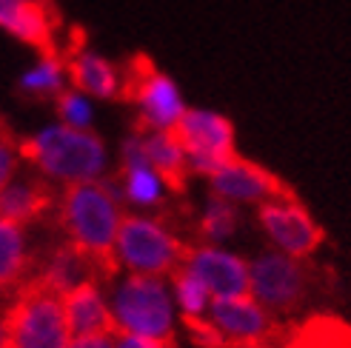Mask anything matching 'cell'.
<instances>
[{
  "instance_id": "ffe728a7",
  "label": "cell",
  "mask_w": 351,
  "mask_h": 348,
  "mask_svg": "<svg viewBox=\"0 0 351 348\" xmlns=\"http://www.w3.org/2000/svg\"><path fill=\"white\" fill-rule=\"evenodd\" d=\"M69 89V75H66V60L60 51H49L40 55L17 80V92L29 100H51L55 103Z\"/></svg>"
},
{
  "instance_id": "7a4b0ae2",
  "label": "cell",
  "mask_w": 351,
  "mask_h": 348,
  "mask_svg": "<svg viewBox=\"0 0 351 348\" xmlns=\"http://www.w3.org/2000/svg\"><path fill=\"white\" fill-rule=\"evenodd\" d=\"M17 151L23 163L40 171L43 180L63 183V188L103 180L109 163V149L95 129L77 132L60 123H49L17 140Z\"/></svg>"
},
{
  "instance_id": "6da1fadb",
  "label": "cell",
  "mask_w": 351,
  "mask_h": 348,
  "mask_svg": "<svg viewBox=\"0 0 351 348\" xmlns=\"http://www.w3.org/2000/svg\"><path fill=\"white\" fill-rule=\"evenodd\" d=\"M123 197L114 180H97V183H80L66 186L60 195V225L66 232V243L83 251L100 274L114 277L117 260H114V240L123 220Z\"/></svg>"
},
{
  "instance_id": "4fadbf2b",
  "label": "cell",
  "mask_w": 351,
  "mask_h": 348,
  "mask_svg": "<svg viewBox=\"0 0 351 348\" xmlns=\"http://www.w3.org/2000/svg\"><path fill=\"white\" fill-rule=\"evenodd\" d=\"M63 317L69 337L89 340V337H117L120 328L112 317V308L103 297L97 283H83L63 294Z\"/></svg>"
},
{
  "instance_id": "52a82bcc",
  "label": "cell",
  "mask_w": 351,
  "mask_h": 348,
  "mask_svg": "<svg viewBox=\"0 0 351 348\" xmlns=\"http://www.w3.org/2000/svg\"><path fill=\"white\" fill-rule=\"evenodd\" d=\"M174 134L183 143L189 174L206 180L237 154L234 123L215 109H186Z\"/></svg>"
},
{
  "instance_id": "ac0fdd59",
  "label": "cell",
  "mask_w": 351,
  "mask_h": 348,
  "mask_svg": "<svg viewBox=\"0 0 351 348\" xmlns=\"http://www.w3.org/2000/svg\"><path fill=\"white\" fill-rule=\"evenodd\" d=\"M143 143V158L163 180L166 191H183L189 177V163L183 143L174 132H137Z\"/></svg>"
},
{
  "instance_id": "ba28073f",
  "label": "cell",
  "mask_w": 351,
  "mask_h": 348,
  "mask_svg": "<svg viewBox=\"0 0 351 348\" xmlns=\"http://www.w3.org/2000/svg\"><path fill=\"white\" fill-rule=\"evenodd\" d=\"M249 288L252 297L266 311H297L311 288V271L303 260L286 257L280 251H266L249 263Z\"/></svg>"
},
{
  "instance_id": "8992f818",
  "label": "cell",
  "mask_w": 351,
  "mask_h": 348,
  "mask_svg": "<svg viewBox=\"0 0 351 348\" xmlns=\"http://www.w3.org/2000/svg\"><path fill=\"white\" fill-rule=\"evenodd\" d=\"M186 243L169 232L160 220L143 214H123L120 232L114 240L117 266L129 269L132 274L163 277L183 266Z\"/></svg>"
},
{
  "instance_id": "484cf974",
  "label": "cell",
  "mask_w": 351,
  "mask_h": 348,
  "mask_svg": "<svg viewBox=\"0 0 351 348\" xmlns=\"http://www.w3.org/2000/svg\"><path fill=\"white\" fill-rule=\"evenodd\" d=\"M183 325H186L189 337L195 340V345H200V348H226V337L206 317H189V314H183Z\"/></svg>"
},
{
  "instance_id": "3957f363",
  "label": "cell",
  "mask_w": 351,
  "mask_h": 348,
  "mask_svg": "<svg viewBox=\"0 0 351 348\" xmlns=\"http://www.w3.org/2000/svg\"><path fill=\"white\" fill-rule=\"evenodd\" d=\"M112 317L120 334H132L140 340H152L157 345L178 348L174 343V306L169 286L160 277L129 274L114 291Z\"/></svg>"
},
{
  "instance_id": "30bf717a",
  "label": "cell",
  "mask_w": 351,
  "mask_h": 348,
  "mask_svg": "<svg viewBox=\"0 0 351 348\" xmlns=\"http://www.w3.org/2000/svg\"><path fill=\"white\" fill-rule=\"evenodd\" d=\"M257 223L274 243V249L294 260L311 257L326 240L323 225L311 217V212L297 200V195L257 206Z\"/></svg>"
},
{
  "instance_id": "9a60e30c",
  "label": "cell",
  "mask_w": 351,
  "mask_h": 348,
  "mask_svg": "<svg viewBox=\"0 0 351 348\" xmlns=\"http://www.w3.org/2000/svg\"><path fill=\"white\" fill-rule=\"evenodd\" d=\"M114 186L123 200L140 208H154L166 197L163 180L157 177V171L143 158V143H140L137 132H132L120 146V174Z\"/></svg>"
},
{
  "instance_id": "4dcf8cb0",
  "label": "cell",
  "mask_w": 351,
  "mask_h": 348,
  "mask_svg": "<svg viewBox=\"0 0 351 348\" xmlns=\"http://www.w3.org/2000/svg\"><path fill=\"white\" fill-rule=\"evenodd\" d=\"M229 348H271V345H229Z\"/></svg>"
},
{
  "instance_id": "5b68a950",
  "label": "cell",
  "mask_w": 351,
  "mask_h": 348,
  "mask_svg": "<svg viewBox=\"0 0 351 348\" xmlns=\"http://www.w3.org/2000/svg\"><path fill=\"white\" fill-rule=\"evenodd\" d=\"M123 97L137 112V132H174L189 109L178 80L146 55H137L123 69Z\"/></svg>"
},
{
  "instance_id": "cb8c5ba5",
  "label": "cell",
  "mask_w": 351,
  "mask_h": 348,
  "mask_svg": "<svg viewBox=\"0 0 351 348\" xmlns=\"http://www.w3.org/2000/svg\"><path fill=\"white\" fill-rule=\"evenodd\" d=\"M55 114H58V123L69 126V129H77V132H92V120H95V103L92 97L80 95L77 89H69L55 100Z\"/></svg>"
},
{
  "instance_id": "8fae6325",
  "label": "cell",
  "mask_w": 351,
  "mask_h": 348,
  "mask_svg": "<svg viewBox=\"0 0 351 348\" xmlns=\"http://www.w3.org/2000/svg\"><path fill=\"white\" fill-rule=\"evenodd\" d=\"M212 195L232 203V206H263L271 200H283V197H294V191L277 177L274 171H269L266 166H260L249 158H240L234 154L232 160H226L212 177Z\"/></svg>"
},
{
  "instance_id": "f1b7e54d",
  "label": "cell",
  "mask_w": 351,
  "mask_h": 348,
  "mask_svg": "<svg viewBox=\"0 0 351 348\" xmlns=\"http://www.w3.org/2000/svg\"><path fill=\"white\" fill-rule=\"evenodd\" d=\"M69 348H114V337H89V340H75Z\"/></svg>"
},
{
  "instance_id": "d4e9b609",
  "label": "cell",
  "mask_w": 351,
  "mask_h": 348,
  "mask_svg": "<svg viewBox=\"0 0 351 348\" xmlns=\"http://www.w3.org/2000/svg\"><path fill=\"white\" fill-rule=\"evenodd\" d=\"M171 288H174V297H178V306L183 314L189 317H203L208 311V291L206 286L197 280L195 274H189L183 266L174 269L171 274Z\"/></svg>"
},
{
  "instance_id": "7c38bea8",
  "label": "cell",
  "mask_w": 351,
  "mask_h": 348,
  "mask_svg": "<svg viewBox=\"0 0 351 348\" xmlns=\"http://www.w3.org/2000/svg\"><path fill=\"white\" fill-rule=\"evenodd\" d=\"M183 269L195 274L206 286L212 300L252 297L249 288V263L243 257L217 249V246H186Z\"/></svg>"
},
{
  "instance_id": "5bb4252c",
  "label": "cell",
  "mask_w": 351,
  "mask_h": 348,
  "mask_svg": "<svg viewBox=\"0 0 351 348\" xmlns=\"http://www.w3.org/2000/svg\"><path fill=\"white\" fill-rule=\"evenodd\" d=\"M69 86L92 100H114L123 95V69L89 46H77L63 55Z\"/></svg>"
},
{
  "instance_id": "d6986e66",
  "label": "cell",
  "mask_w": 351,
  "mask_h": 348,
  "mask_svg": "<svg viewBox=\"0 0 351 348\" xmlns=\"http://www.w3.org/2000/svg\"><path fill=\"white\" fill-rule=\"evenodd\" d=\"M97 277H103V274H100V269L92 263V260L86 257L83 251H77L75 246L63 243L60 249L51 251L49 263L38 274V280L63 297V294H69L72 288H77L83 283H97Z\"/></svg>"
},
{
  "instance_id": "f546056e",
  "label": "cell",
  "mask_w": 351,
  "mask_h": 348,
  "mask_svg": "<svg viewBox=\"0 0 351 348\" xmlns=\"http://www.w3.org/2000/svg\"><path fill=\"white\" fill-rule=\"evenodd\" d=\"M6 306H9V300L0 306V348H6Z\"/></svg>"
},
{
  "instance_id": "603a6c76",
  "label": "cell",
  "mask_w": 351,
  "mask_h": 348,
  "mask_svg": "<svg viewBox=\"0 0 351 348\" xmlns=\"http://www.w3.org/2000/svg\"><path fill=\"white\" fill-rule=\"evenodd\" d=\"M240 229V214H237V206L226 203L220 197H208L203 214L197 220V234L206 240V246H215V243L232 237Z\"/></svg>"
},
{
  "instance_id": "44dd1931",
  "label": "cell",
  "mask_w": 351,
  "mask_h": 348,
  "mask_svg": "<svg viewBox=\"0 0 351 348\" xmlns=\"http://www.w3.org/2000/svg\"><path fill=\"white\" fill-rule=\"evenodd\" d=\"M29 251L21 225L0 220V294L26 283Z\"/></svg>"
},
{
  "instance_id": "e0dca14e",
  "label": "cell",
  "mask_w": 351,
  "mask_h": 348,
  "mask_svg": "<svg viewBox=\"0 0 351 348\" xmlns=\"http://www.w3.org/2000/svg\"><path fill=\"white\" fill-rule=\"evenodd\" d=\"M51 203H55V195L46 180L38 177H14L3 191H0V220L23 225L40 220Z\"/></svg>"
},
{
  "instance_id": "83f0119b",
  "label": "cell",
  "mask_w": 351,
  "mask_h": 348,
  "mask_svg": "<svg viewBox=\"0 0 351 348\" xmlns=\"http://www.w3.org/2000/svg\"><path fill=\"white\" fill-rule=\"evenodd\" d=\"M114 348H166V345H157L152 340H140V337H132V334H117Z\"/></svg>"
},
{
  "instance_id": "4316f807",
  "label": "cell",
  "mask_w": 351,
  "mask_h": 348,
  "mask_svg": "<svg viewBox=\"0 0 351 348\" xmlns=\"http://www.w3.org/2000/svg\"><path fill=\"white\" fill-rule=\"evenodd\" d=\"M17 166H21L17 140H14V137H9V132L0 129V191H3L17 177Z\"/></svg>"
},
{
  "instance_id": "9c48e42d",
  "label": "cell",
  "mask_w": 351,
  "mask_h": 348,
  "mask_svg": "<svg viewBox=\"0 0 351 348\" xmlns=\"http://www.w3.org/2000/svg\"><path fill=\"white\" fill-rule=\"evenodd\" d=\"M208 323L226 337L229 345H271L280 348L294 332V325H280L271 311L263 308L254 297L212 300Z\"/></svg>"
},
{
  "instance_id": "277c9868",
  "label": "cell",
  "mask_w": 351,
  "mask_h": 348,
  "mask_svg": "<svg viewBox=\"0 0 351 348\" xmlns=\"http://www.w3.org/2000/svg\"><path fill=\"white\" fill-rule=\"evenodd\" d=\"M6 348H69V328L58 291L32 277L6 306Z\"/></svg>"
},
{
  "instance_id": "2e32d148",
  "label": "cell",
  "mask_w": 351,
  "mask_h": 348,
  "mask_svg": "<svg viewBox=\"0 0 351 348\" xmlns=\"http://www.w3.org/2000/svg\"><path fill=\"white\" fill-rule=\"evenodd\" d=\"M55 9L40 3H21V0H0V29L12 34L40 55L58 51L55 46Z\"/></svg>"
},
{
  "instance_id": "7402d4cb",
  "label": "cell",
  "mask_w": 351,
  "mask_h": 348,
  "mask_svg": "<svg viewBox=\"0 0 351 348\" xmlns=\"http://www.w3.org/2000/svg\"><path fill=\"white\" fill-rule=\"evenodd\" d=\"M280 348H351V325L337 317H311L294 325L291 337Z\"/></svg>"
}]
</instances>
